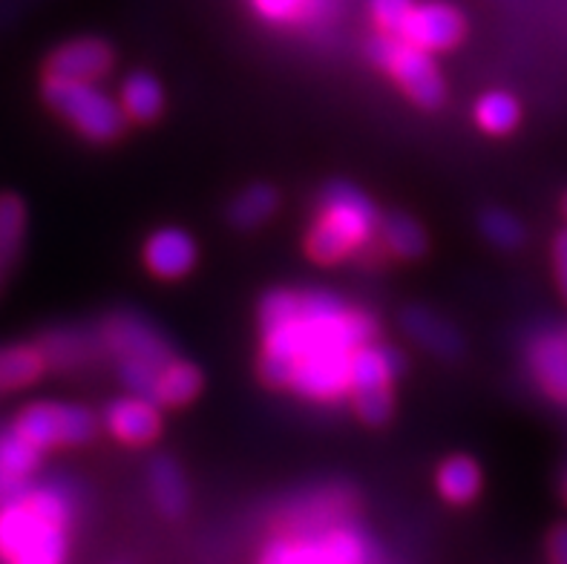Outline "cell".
<instances>
[{"label": "cell", "mask_w": 567, "mask_h": 564, "mask_svg": "<svg viewBox=\"0 0 567 564\" xmlns=\"http://www.w3.org/2000/svg\"><path fill=\"white\" fill-rule=\"evenodd\" d=\"M259 378L309 400L349 394V369L360 346L374 343L378 322L334 294L277 288L259 302Z\"/></svg>", "instance_id": "obj_1"}, {"label": "cell", "mask_w": 567, "mask_h": 564, "mask_svg": "<svg viewBox=\"0 0 567 564\" xmlns=\"http://www.w3.org/2000/svg\"><path fill=\"white\" fill-rule=\"evenodd\" d=\"M381 228V214L367 193L349 182H331L320 196V214L306 234V254L317 265L352 257Z\"/></svg>", "instance_id": "obj_2"}, {"label": "cell", "mask_w": 567, "mask_h": 564, "mask_svg": "<svg viewBox=\"0 0 567 564\" xmlns=\"http://www.w3.org/2000/svg\"><path fill=\"white\" fill-rule=\"evenodd\" d=\"M43 101L90 142H113L127 127L122 104L90 81L43 79Z\"/></svg>", "instance_id": "obj_3"}, {"label": "cell", "mask_w": 567, "mask_h": 564, "mask_svg": "<svg viewBox=\"0 0 567 564\" xmlns=\"http://www.w3.org/2000/svg\"><path fill=\"white\" fill-rule=\"evenodd\" d=\"M369 58L381 66L386 75L398 81L403 93L415 101L417 107L439 110L446 101V81L430 52L403 41L401 35L383 32L369 43Z\"/></svg>", "instance_id": "obj_4"}, {"label": "cell", "mask_w": 567, "mask_h": 564, "mask_svg": "<svg viewBox=\"0 0 567 564\" xmlns=\"http://www.w3.org/2000/svg\"><path fill=\"white\" fill-rule=\"evenodd\" d=\"M401 369L403 360L395 349L367 343L354 351L349 369V394L360 421L369 427H383L392 418L395 409L392 383Z\"/></svg>", "instance_id": "obj_5"}, {"label": "cell", "mask_w": 567, "mask_h": 564, "mask_svg": "<svg viewBox=\"0 0 567 564\" xmlns=\"http://www.w3.org/2000/svg\"><path fill=\"white\" fill-rule=\"evenodd\" d=\"M95 414L79 403H52V400H38L21 409L14 418L12 429L21 438H27L38 450H55V447H81L93 441Z\"/></svg>", "instance_id": "obj_6"}, {"label": "cell", "mask_w": 567, "mask_h": 564, "mask_svg": "<svg viewBox=\"0 0 567 564\" xmlns=\"http://www.w3.org/2000/svg\"><path fill=\"white\" fill-rule=\"evenodd\" d=\"M398 35L426 52H446L467 35V21L450 3H415Z\"/></svg>", "instance_id": "obj_7"}, {"label": "cell", "mask_w": 567, "mask_h": 564, "mask_svg": "<svg viewBox=\"0 0 567 564\" xmlns=\"http://www.w3.org/2000/svg\"><path fill=\"white\" fill-rule=\"evenodd\" d=\"M101 340L118 360H142V363H153L162 369L176 358L165 337L136 315L110 317L101 329Z\"/></svg>", "instance_id": "obj_8"}, {"label": "cell", "mask_w": 567, "mask_h": 564, "mask_svg": "<svg viewBox=\"0 0 567 564\" xmlns=\"http://www.w3.org/2000/svg\"><path fill=\"white\" fill-rule=\"evenodd\" d=\"M113 47L101 38H79V41L61 43L47 58V75L64 81H90L95 84L113 70Z\"/></svg>", "instance_id": "obj_9"}, {"label": "cell", "mask_w": 567, "mask_h": 564, "mask_svg": "<svg viewBox=\"0 0 567 564\" xmlns=\"http://www.w3.org/2000/svg\"><path fill=\"white\" fill-rule=\"evenodd\" d=\"M104 427L113 438L127 447H147L162 435V412L158 403L142 394H130L107 403L104 409Z\"/></svg>", "instance_id": "obj_10"}, {"label": "cell", "mask_w": 567, "mask_h": 564, "mask_svg": "<svg viewBox=\"0 0 567 564\" xmlns=\"http://www.w3.org/2000/svg\"><path fill=\"white\" fill-rule=\"evenodd\" d=\"M196 257L194 236L182 228H158L144 243V265L158 279H182L194 271Z\"/></svg>", "instance_id": "obj_11"}, {"label": "cell", "mask_w": 567, "mask_h": 564, "mask_svg": "<svg viewBox=\"0 0 567 564\" xmlns=\"http://www.w3.org/2000/svg\"><path fill=\"white\" fill-rule=\"evenodd\" d=\"M527 366L542 392L567 407V331L536 337L527 349Z\"/></svg>", "instance_id": "obj_12"}, {"label": "cell", "mask_w": 567, "mask_h": 564, "mask_svg": "<svg viewBox=\"0 0 567 564\" xmlns=\"http://www.w3.org/2000/svg\"><path fill=\"white\" fill-rule=\"evenodd\" d=\"M401 326L421 349L432 351V355H439V358L450 360L461 355L458 331H455L446 320H441L439 315H432L430 308H406L401 317Z\"/></svg>", "instance_id": "obj_13"}, {"label": "cell", "mask_w": 567, "mask_h": 564, "mask_svg": "<svg viewBox=\"0 0 567 564\" xmlns=\"http://www.w3.org/2000/svg\"><path fill=\"white\" fill-rule=\"evenodd\" d=\"M47 366L41 346H0V392L27 389L47 372Z\"/></svg>", "instance_id": "obj_14"}, {"label": "cell", "mask_w": 567, "mask_h": 564, "mask_svg": "<svg viewBox=\"0 0 567 564\" xmlns=\"http://www.w3.org/2000/svg\"><path fill=\"white\" fill-rule=\"evenodd\" d=\"M151 493L156 499L158 510L167 515V519H179L187 510V481L182 475L179 464L173 461L171 455L153 458L151 464Z\"/></svg>", "instance_id": "obj_15"}, {"label": "cell", "mask_w": 567, "mask_h": 564, "mask_svg": "<svg viewBox=\"0 0 567 564\" xmlns=\"http://www.w3.org/2000/svg\"><path fill=\"white\" fill-rule=\"evenodd\" d=\"M199 392H202L199 366L173 358L171 363L162 366V372H158L156 389H153V400H156L158 407H185V403H190Z\"/></svg>", "instance_id": "obj_16"}, {"label": "cell", "mask_w": 567, "mask_h": 564, "mask_svg": "<svg viewBox=\"0 0 567 564\" xmlns=\"http://www.w3.org/2000/svg\"><path fill=\"white\" fill-rule=\"evenodd\" d=\"M381 239L389 248V254H395L398 259H421L430 250V236L421 228V222L412 219L410 214H386L381 216Z\"/></svg>", "instance_id": "obj_17"}, {"label": "cell", "mask_w": 567, "mask_h": 564, "mask_svg": "<svg viewBox=\"0 0 567 564\" xmlns=\"http://www.w3.org/2000/svg\"><path fill=\"white\" fill-rule=\"evenodd\" d=\"M162 107H165V93H162V84L153 79L151 72H133V75L124 79L122 110L127 119L147 124L158 119Z\"/></svg>", "instance_id": "obj_18"}, {"label": "cell", "mask_w": 567, "mask_h": 564, "mask_svg": "<svg viewBox=\"0 0 567 564\" xmlns=\"http://www.w3.org/2000/svg\"><path fill=\"white\" fill-rule=\"evenodd\" d=\"M277 207H280V193L271 185H251L230 202L228 219L237 230H254L266 225L277 214Z\"/></svg>", "instance_id": "obj_19"}, {"label": "cell", "mask_w": 567, "mask_h": 564, "mask_svg": "<svg viewBox=\"0 0 567 564\" xmlns=\"http://www.w3.org/2000/svg\"><path fill=\"white\" fill-rule=\"evenodd\" d=\"M439 490L450 504H470L482 490V470L467 455L446 458L439 466Z\"/></svg>", "instance_id": "obj_20"}, {"label": "cell", "mask_w": 567, "mask_h": 564, "mask_svg": "<svg viewBox=\"0 0 567 564\" xmlns=\"http://www.w3.org/2000/svg\"><path fill=\"white\" fill-rule=\"evenodd\" d=\"M27 236V205L18 193H0V271L18 259Z\"/></svg>", "instance_id": "obj_21"}, {"label": "cell", "mask_w": 567, "mask_h": 564, "mask_svg": "<svg viewBox=\"0 0 567 564\" xmlns=\"http://www.w3.org/2000/svg\"><path fill=\"white\" fill-rule=\"evenodd\" d=\"M475 122L489 136H507L522 122V107L511 93L493 90L475 101Z\"/></svg>", "instance_id": "obj_22"}, {"label": "cell", "mask_w": 567, "mask_h": 564, "mask_svg": "<svg viewBox=\"0 0 567 564\" xmlns=\"http://www.w3.org/2000/svg\"><path fill=\"white\" fill-rule=\"evenodd\" d=\"M64 558L66 527L64 524H50V527L41 530L9 564H64Z\"/></svg>", "instance_id": "obj_23"}, {"label": "cell", "mask_w": 567, "mask_h": 564, "mask_svg": "<svg viewBox=\"0 0 567 564\" xmlns=\"http://www.w3.org/2000/svg\"><path fill=\"white\" fill-rule=\"evenodd\" d=\"M41 464V450L32 447L27 438H21L14 429L0 432V466L18 479H29Z\"/></svg>", "instance_id": "obj_24"}, {"label": "cell", "mask_w": 567, "mask_h": 564, "mask_svg": "<svg viewBox=\"0 0 567 564\" xmlns=\"http://www.w3.org/2000/svg\"><path fill=\"white\" fill-rule=\"evenodd\" d=\"M329 564H363L367 562V544L352 527H331L317 539Z\"/></svg>", "instance_id": "obj_25"}, {"label": "cell", "mask_w": 567, "mask_h": 564, "mask_svg": "<svg viewBox=\"0 0 567 564\" xmlns=\"http://www.w3.org/2000/svg\"><path fill=\"white\" fill-rule=\"evenodd\" d=\"M482 230L487 236L489 243L498 245V248H518V245L525 243V225L511 214V211H502V207H489L482 214Z\"/></svg>", "instance_id": "obj_26"}, {"label": "cell", "mask_w": 567, "mask_h": 564, "mask_svg": "<svg viewBox=\"0 0 567 564\" xmlns=\"http://www.w3.org/2000/svg\"><path fill=\"white\" fill-rule=\"evenodd\" d=\"M158 372H162V369L153 363H142V360H118V375H122L124 386H127L133 394H142V398L153 400Z\"/></svg>", "instance_id": "obj_27"}, {"label": "cell", "mask_w": 567, "mask_h": 564, "mask_svg": "<svg viewBox=\"0 0 567 564\" xmlns=\"http://www.w3.org/2000/svg\"><path fill=\"white\" fill-rule=\"evenodd\" d=\"M412 7H415L412 0H369L374 23H378L383 32H392V35H398V29L406 21V14L412 12Z\"/></svg>", "instance_id": "obj_28"}, {"label": "cell", "mask_w": 567, "mask_h": 564, "mask_svg": "<svg viewBox=\"0 0 567 564\" xmlns=\"http://www.w3.org/2000/svg\"><path fill=\"white\" fill-rule=\"evenodd\" d=\"M251 7L262 21L291 23L306 12L309 0H251Z\"/></svg>", "instance_id": "obj_29"}, {"label": "cell", "mask_w": 567, "mask_h": 564, "mask_svg": "<svg viewBox=\"0 0 567 564\" xmlns=\"http://www.w3.org/2000/svg\"><path fill=\"white\" fill-rule=\"evenodd\" d=\"M554 265H556V279L567 300V228H561L554 239Z\"/></svg>", "instance_id": "obj_30"}, {"label": "cell", "mask_w": 567, "mask_h": 564, "mask_svg": "<svg viewBox=\"0 0 567 564\" xmlns=\"http://www.w3.org/2000/svg\"><path fill=\"white\" fill-rule=\"evenodd\" d=\"M259 564H295V542H288V539H277L266 547Z\"/></svg>", "instance_id": "obj_31"}, {"label": "cell", "mask_w": 567, "mask_h": 564, "mask_svg": "<svg viewBox=\"0 0 567 564\" xmlns=\"http://www.w3.org/2000/svg\"><path fill=\"white\" fill-rule=\"evenodd\" d=\"M23 493H27V479H18V475L0 466V504L21 499Z\"/></svg>", "instance_id": "obj_32"}, {"label": "cell", "mask_w": 567, "mask_h": 564, "mask_svg": "<svg viewBox=\"0 0 567 564\" xmlns=\"http://www.w3.org/2000/svg\"><path fill=\"white\" fill-rule=\"evenodd\" d=\"M547 553L554 564H567V522L554 527L550 539H547Z\"/></svg>", "instance_id": "obj_33"}, {"label": "cell", "mask_w": 567, "mask_h": 564, "mask_svg": "<svg viewBox=\"0 0 567 564\" xmlns=\"http://www.w3.org/2000/svg\"><path fill=\"white\" fill-rule=\"evenodd\" d=\"M295 564H329L326 562L323 551H320V544L315 542H295Z\"/></svg>", "instance_id": "obj_34"}, {"label": "cell", "mask_w": 567, "mask_h": 564, "mask_svg": "<svg viewBox=\"0 0 567 564\" xmlns=\"http://www.w3.org/2000/svg\"><path fill=\"white\" fill-rule=\"evenodd\" d=\"M561 495H565V501H567V470H565V475H561Z\"/></svg>", "instance_id": "obj_35"}, {"label": "cell", "mask_w": 567, "mask_h": 564, "mask_svg": "<svg viewBox=\"0 0 567 564\" xmlns=\"http://www.w3.org/2000/svg\"><path fill=\"white\" fill-rule=\"evenodd\" d=\"M565 216H567V196H565Z\"/></svg>", "instance_id": "obj_36"}]
</instances>
